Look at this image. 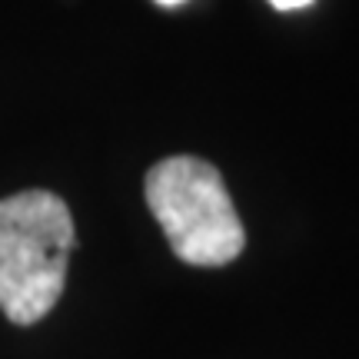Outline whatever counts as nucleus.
<instances>
[{"instance_id":"f257e3e1","label":"nucleus","mask_w":359,"mask_h":359,"mask_svg":"<svg viewBox=\"0 0 359 359\" xmlns=\"http://www.w3.org/2000/svg\"><path fill=\"white\" fill-rule=\"evenodd\" d=\"M74 240V217L57 193L0 200V309L13 326H34L57 306Z\"/></svg>"},{"instance_id":"f03ea898","label":"nucleus","mask_w":359,"mask_h":359,"mask_svg":"<svg viewBox=\"0 0 359 359\" xmlns=\"http://www.w3.org/2000/svg\"><path fill=\"white\" fill-rule=\"evenodd\" d=\"M143 193L170 250L183 263L210 269L243 253L246 230L213 163L187 154L167 156L147 170Z\"/></svg>"},{"instance_id":"7ed1b4c3","label":"nucleus","mask_w":359,"mask_h":359,"mask_svg":"<svg viewBox=\"0 0 359 359\" xmlns=\"http://www.w3.org/2000/svg\"><path fill=\"white\" fill-rule=\"evenodd\" d=\"M276 11H299V7H309L313 0H269Z\"/></svg>"},{"instance_id":"20e7f679","label":"nucleus","mask_w":359,"mask_h":359,"mask_svg":"<svg viewBox=\"0 0 359 359\" xmlns=\"http://www.w3.org/2000/svg\"><path fill=\"white\" fill-rule=\"evenodd\" d=\"M156 4H160V7H180L183 0H156Z\"/></svg>"}]
</instances>
